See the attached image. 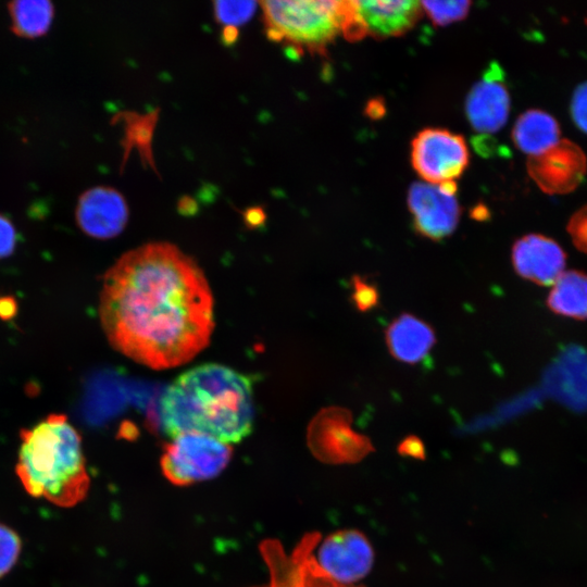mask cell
Instances as JSON below:
<instances>
[{"mask_svg":"<svg viewBox=\"0 0 587 587\" xmlns=\"http://www.w3.org/2000/svg\"><path fill=\"white\" fill-rule=\"evenodd\" d=\"M99 316L111 346L153 370L185 364L210 342L214 301L193 259L168 242L124 253L104 274Z\"/></svg>","mask_w":587,"mask_h":587,"instance_id":"obj_1","label":"cell"},{"mask_svg":"<svg viewBox=\"0 0 587 587\" xmlns=\"http://www.w3.org/2000/svg\"><path fill=\"white\" fill-rule=\"evenodd\" d=\"M160 420L172 438L197 432L226 444L241 441L253 426L252 380L217 363L192 367L164 390Z\"/></svg>","mask_w":587,"mask_h":587,"instance_id":"obj_2","label":"cell"},{"mask_svg":"<svg viewBox=\"0 0 587 587\" xmlns=\"http://www.w3.org/2000/svg\"><path fill=\"white\" fill-rule=\"evenodd\" d=\"M20 437L15 472L27 494L61 508L85 499L90 477L82 437L65 415L50 414Z\"/></svg>","mask_w":587,"mask_h":587,"instance_id":"obj_3","label":"cell"},{"mask_svg":"<svg viewBox=\"0 0 587 587\" xmlns=\"http://www.w3.org/2000/svg\"><path fill=\"white\" fill-rule=\"evenodd\" d=\"M270 39L322 51L347 26L350 1L270 0L261 2Z\"/></svg>","mask_w":587,"mask_h":587,"instance_id":"obj_4","label":"cell"},{"mask_svg":"<svg viewBox=\"0 0 587 587\" xmlns=\"http://www.w3.org/2000/svg\"><path fill=\"white\" fill-rule=\"evenodd\" d=\"M233 455L229 444L197 432L176 435L165 445L161 470L166 479L187 486L220 475Z\"/></svg>","mask_w":587,"mask_h":587,"instance_id":"obj_5","label":"cell"},{"mask_svg":"<svg viewBox=\"0 0 587 587\" xmlns=\"http://www.w3.org/2000/svg\"><path fill=\"white\" fill-rule=\"evenodd\" d=\"M319 540V534H307L290 552L278 540L262 541L268 580L254 587H351L335 582L319 566L313 553Z\"/></svg>","mask_w":587,"mask_h":587,"instance_id":"obj_6","label":"cell"},{"mask_svg":"<svg viewBox=\"0 0 587 587\" xmlns=\"http://www.w3.org/2000/svg\"><path fill=\"white\" fill-rule=\"evenodd\" d=\"M464 138L444 128L421 130L411 145V162L416 173L429 184L454 183L469 164Z\"/></svg>","mask_w":587,"mask_h":587,"instance_id":"obj_7","label":"cell"},{"mask_svg":"<svg viewBox=\"0 0 587 587\" xmlns=\"http://www.w3.org/2000/svg\"><path fill=\"white\" fill-rule=\"evenodd\" d=\"M454 183H414L408 195V204L416 232L432 240L451 235L460 218V205Z\"/></svg>","mask_w":587,"mask_h":587,"instance_id":"obj_8","label":"cell"},{"mask_svg":"<svg viewBox=\"0 0 587 587\" xmlns=\"http://www.w3.org/2000/svg\"><path fill=\"white\" fill-rule=\"evenodd\" d=\"M421 1H351V12L344 35L355 40L363 36L386 38L408 32L422 14Z\"/></svg>","mask_w":587,"mask_h":587,"instance_id":"obj_9","label":"cell"},{"mask_svg":"<svg viewBox=\"0 0 587 587\" xmlns=\"http://www.w3.org/2000/svg\"><path fill=\"white\" fill-rule=\"evenodd\" d=\"M527 171L538 187L549 195L575 190L587 172V158L570 139H561L541 154L529 157Z\"/></svg>","mask_w":587,"mask_h":587,"instance_id":"obj_10","label":"cell"},{"mask_svg":"<svg viewBox=\"0 0 587 587\" xmlns=\"http://www.w3.org/2000/svg\"><path fill=\"white\" fill-rule=\"evenodd\" d=\"M316 563L335 582L349 586L372 569L374 552L366 537L358 530H339L324 539Z\"/></svg>","mask_w":587,"mask_h":587,"instance_id":"obj_11","label":"cell"},{"mask_svg":"<svg viewBox=\"0 0 587 587\" xmlns=\"http://www.w3.org/2000/svg\"><path fill=\"white\" fill-rule=\"evenodd\" d=\"M76 222L87 235L98 239L117 236L128 220V208L115 189L98 186L80 195L76 207Z\"/></svg>","mask_w":587,"mask_h":587,"instance_id":"obj_12","label":"cell"},{"mask_svg":"<svg viewBox=\"0 0 587 587\" xmlns=\"http://www.w3.org/2000/svg\"><path fill=\"white\" fill-rule=\"evenodd\" d=\"M465 112L471 126L479 133L500 130L510 113V95L504 85L503 73L492 64L471 89Z\"/></svg>","mask_w":587,"mask_h":587,"instance_id":"obj_13","label":"cell"},{"mask_svg":"<svg viewBox=\"0 0 587 587\" xmlns=\"http://www.w3.org/2000/svg\"><path fill=\"white\" fill-rule=\"evenodd\" d=\"M351 413L340 407L321 410L308 429L312 450L322 458L353 457L364 452L366 439L350 428Z\"/></svg>","mask_w":587,"mask_h":587,"instance_id":"obj_14","label":"cell"},{"mask_svg":"<svg viewBox=\"0 0 587 587\" xmlns=\"http://www.w3.org/2000/svg\"><path fill=\"white\" fill-rule=\"evenodd\" d=\"M565 253L553 239L528 234L517 239L512 248L515 272L537 285L550 286L564 272Z\"/></svg>","mask_w":587,"mask_h":587,"instance_id":"obj_15","label":"cell"},{"mask_svg":"<svg viewBox=\"0 0 587 587\" xmlns=\"http://www.w3.org/2000/svg\"><path fill=\"white\" fill-rule=\"evenodd\" d=\"M386 342L392 357L404 363H417L435 344L433 328L412 314H401L386 330Z\"/></svg>","mask_w":587,"mask_h":587,"instance_id":"obj_16","label":"cell"},{"mask_svg":"<svg viewBox=\"0 0 587 587\" xmlns=\"http://www.w3.org/2000/svg\"><path fill=\"white\" fill-rule=\"evenodd\" d=\"M560 134L559 123L551 114L532 109L517 117L512 139L520 150L535 157L553 147Z\"/></svg>","mask_w":587,"mask_h":587,"instance_id":"obj_17","label":"cell"},{"mask_svg":"<svg viewBox=\"0 0 587 587\" xmlns=\"http://www.w3.org/2000/svg\"><path fill=\"white\" fill-rule=\"evenodd\" d=\"M549 309L575 320L587 319V274L579 271L563 272L551 288Z\"/></svg>","mask_w":587,"mask_h":587,"instance_id":"obj_18","label":"cell"},{"mask_svg":"<svg viewBox=\"0 0 587 587\" xmlns=\"http://www.w3.org/2000/svg\"><path fill=\"white\" fill-rule=\"evenodd\" d=\"M12 30L21 37L45 35L53 20V4L48 0H17L8 4Z\"/></svg>","mask_w":587,"mask_h":587,"instance_id":"obj_19","label":"cell"},{"mask_svg":"<svg viewBox=\"0 0 587 587\" xmlns=\"http://www.w3.org/2000/svg\"><path fill=\"white\" fill-rule=\"evenodd\" d=\"M422 9L435 25L446 26L465 17L470 11L469 1H422Z\"/></svg>","mask_w":587,"mask_h":587,"instance_id":"obj_20","label":"cell"},{"mask_svg":"<svg viewBox=\"0 0 587 587\" xmlns=\"http://www.w3.org/2000/svg\"><path fill=\"white\" fill-rule=\"evenodd\" d=\"M255 2L252 1H216L214 12L216 18L227 27L245 23L253 14Z\"/></svg>","mask_w":587,"mask_h":587,"instance_id":"obj_21","label":"cell"},{"mask_svg":"<svg viewBox=\"0 0 587 587\" xmlns=\"http://www.w3.org/2000/svg\"><path fill=\"white\" fill-rule=\"evenodd\" d=\"M21 549L20 536L12 528L0 523V578L16 564Z\"/></svg>","mask_w":587,"mask_h":587,"instance_id":"obj_22","label":"cell"},{"mask_svg":"<svg viewBox=\"0 0 587 587\" xmlns=\"http://www.w3.org/2000/svg\"><path fill=\"white\" fill-rule=\"evenodd\" d=\"M352 301L357 309L364 312L374 308L378 302V291L360 276L352 278Z\"/></svg>","mask_w":587,"mask_h":587,"instance_id":"obj_23","label":"cell"},{"mask_svg":"<svg viewBox=\"0 0 587 587\" xmlns=\"http://www.w3.org/2000/svg\"><path fill=\"white\" fill-rule=\"evenodd\" d=\"M566 229L575 247L587 253V204L578 209L570 218Z\"/></svg>","mask_w":587,"mask_h":587,"instance_id":"obj_24","label":"cell"},{"mask_svg":"<svg viewBox=\"0 0 587 587\" xmlns=\"http://www.w3.org/2000/svg\"><path fill=\"white\" fill-rule=\"evenodd\" d=\"M571 114L576 126L587 134V82L575 89L571 101Z\"/></svg>","mask_w":587,"mask_h":587,"instance_id":"obj_25","label":"cell"},{"mask_svg":"<svg viewBox=\"0 0 587 587\" xmlns=\"http://www.w3.org/2000/svg\"><path fill=\"white\" fill-rule=\"evenodd\" d=\"M16 246V230L12 222L0 214V259L11 255Z\"/></svg>","mask_w":587,"mask_h":587,"instance_id":"obj_26","label":"cell"},{"mask_svg":"<svg viewBox=\"0 0 587 587\" xmlns=\"http://www.w3.org/2000/svg\"><path fill=\"white\" fill-rule=\"evenodd\" d=\"M16 311V303L12 298H0V317L11 319Z\"/></svg>","mask_w":587,"mask_h":587,"instance_id":"obj_27","label":"cell"}]
</instances>
